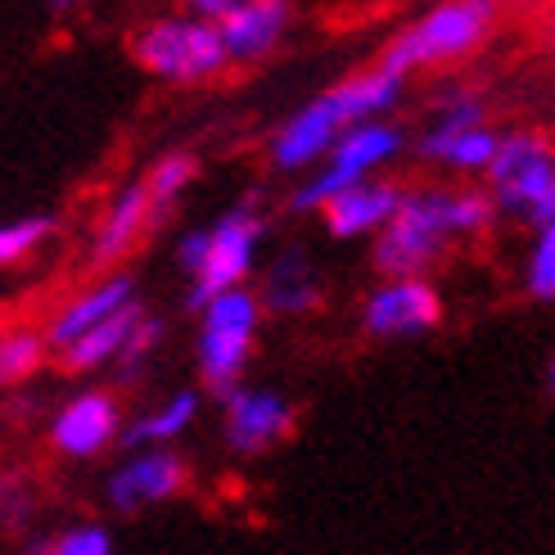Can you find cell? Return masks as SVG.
<instances>
[{
	"instance_id": "obj_12",
	"label": "cell",
	"mask_w": 555,
	"mask_h": 555,
	"mask_svg": "<svg viewBox=\"0 0 555 555\" xmlns=\"http://www.w3.org/2000/svg\"><path fill=\"white\" fill-rule=\"evenodd\" d=\"M127 415L114 388H81L50 421V448L73 461H95L108 448H122Z\"/></svg>"
},
{
	"instance_id": "obj_1",
	"label": "cell",
	"mask_w": 555,
	"mask_h": 555,
	"mask_svg": "<svg viewBox=\"0 0 555 555\" xmlns=\"http://www.w3.org/2000/svg\"><path fill=\"white\" fill-rule=\"evenodd\" d=\"M496 221L502 217L479 181L406 185L398 217L371 240V267L379 275H434L456 248L488 240Z\"/></svg>"
},
{
	"instance_id": "obj_9",
	"label": "cell",
	"mask_w": 555,
	"mask_h": 555,
	"mask_svg": "<svg viewBox=\"0 0 555 555\" xmlns=\"http://www.w3.org/2000/svg\"><path fill=\"white\" fill-rule=\"evenodd\" d=\"M262 240H267V212L258 199H240L227 212H217L208 227V258L199 275L190 281V308L199 312L217 294L244 289L262 271Z\"/></svg>"
},
{
	"instance_id": "obj_15",
	"label": "cell",
	"mask_w": 555,
	"mask_h": 555,
	"mask_svg": "<svg viewBox=\"0 0 555 555\" xmlns=\"http://www.w3.org/2000/svg\"><path fill=\"white\" fill-rule=\"evenodd\" d=\"M402 194H406V185L393 181V177H375V181H362V185L335 194V199L321 208L325 235L344 240V244H357V240L371 244V240H379L388 231V221L398 217Z\"/></svg>"
},
{
	"instance_id": "obj_14",
	"label": "cell",
	"mask_w": 555,
	"mask_h": 555,
	"mask_svg": "<svg viewBox=\"0 0 555 555\" xmlns=\"http://www.w3.org/2000/svg\"><path fill=\"white\" fill-rule=\"evenodd\" d=\"M258 298H262V312L267 317H281V321H302L321 308L325 298V281H321V267L312 262V254L302 244H285L262 262L258 271Z\"/></svg>"
},
{
	"instance_id": "obj_19",
	"label": "cell",
	"mask_w": 555,
	"mask_h": 555,
	"mask_svg": "<svg viewBox=\"0 0 555 555\" xmlns=\"http://www.w3.org/2000/svg\"><path fill=\"white\" fill-rule=\"evenodd\" d=\"M199 411H204V388H172L163 402L145 406L135 421H127V434H122V448L127 452H141V448H172L181 442L194 425H199Z\"/></svg>"
},
{
	"instance_id": "obj_4",
	"label": "cell",
	"mask_w": 555,
	"mask_h": 555,
	"mask_svg": "<svg viewBox=\"0 0 555 555\" xmlns=\"http://www.w3.org/2000/svg\"><path fill=\"white\" fill-rule=\"evenodd\" d=\"M502 131L506 127L492 122L488 95L479 87L452 81L429 100L421 131L411 135V150L425 168L448 181H483L502 150Z\"/></svg>"
},
{
	"instance_id": "obj_5",
	"label": "cell",
	"mask_w": 555,
	"mask_h": 555,
	"mask_svg": "<svg viewBox=\"0 0 555 555\" xmlns=\"http://www.w3.org/2000/svg\"><path fill=\"white\" fill-rule=\"evenodd\" d=\"M496 217L519 227H551L555 221V135L542 127H506L488 177L479 181Z\"/></svg>"
},
{
	"instance_id": "obj_11",
	"label": "cell",
	"mask_w": 555,
	"mask_h": 555,
	"mask_svg": "<svg viewBox=\"0 0 555 555\" xmlns=\"http://www.w3.org/2000/svg\"><path fill=\"white\" fill-rule=\"evenodd\" d=\"M221 402V438L235 456H267L298 429V406L271 384H240Z\"/></svg>"
},
{
	"instance_id": "obj_2",
	"label": "cell",
	"mask_w": 555,
	"mask_h": 555,
	"mask_svg": "<svg viewBox=\"0 0 555 555\" xmlns=\"http://www.w3.org/2000/svg\"><path fill=\"white\" fill-rule=\"evenodd\" d=\"M406 87L411 81L384 64L339 77L335 87L317 91L312 100H302L289 118H281V127H275L267 141V163L285 177L317 172L325 154L335 150L352 127L375 122V118H393L398 104L406 100Z\"/></svg>"
},
{
	"instance_id": "obj_8",
	"label": "cell",
	"mask_w": 555,
	"mask_h": 555,
	"mask_svg": "<svg viewBox=\"0 0 555 555\" xmlns=\"http://www.w3.org/2000/svg\"><path fill=\"white\" fill-rule=\"evenodd\" d=\"M131 60L150 77L172 81V87H204L231 68L221 27L194 14H163L150 18L141 33L131 37Z\"/></svg>"
},
{
	"instance_id": "obj_13",
	"label": "cell",
	"mask_w": 555,
	"mask_h": 555,
	"mask_svg": "<svg viewBox=\"0 0 555 555\" xmlns=\"http://www.w3.org/2000/svg\"><path fill=\"white\" fill-rule=\"evenodd\" d=\"M190 465L177 448H141L131 452L104 483V502L118 515H141L150 506H163L185 488Z\"/></svg>"
},
{
	"instance_id": "obj_29",
	"label": "cell",
	"mask_w": 555,
	"mask_h": 555,
	"mask_svg": "<svg viewBox=\"0 0 555 555\" xmlns=\"http://www.w3.org/2000/svg\"><path fill=\"white\" fill-rule=\"evenodd\" d=\"M46 10L64 18V14H77V10H81V0H46Z\"/></svg>"
},
{
	"instance_id": "obj_23",
	"label": "cell",
	"mask_w": 555,
	"mask_h": 555,
	"mask_svg": "<svg viewBox=\"0 0 555 555\" xmlns=\"http://www.w3.org/2000/svg\"><path fill=\"white\" fill-rule=\"evenodd\" d=\"M194 177H199V163H194V154H185V150L163 154V158L150 163L145 185H150V204H154V221H158V227L172 217V208L181 204V194L194 185Z\"/></svg>"
},
{
	"instance_id": "obj_21",
	"label": "cell",
	"mask_w": 555,
	"mask_h": 555,
	"mask_svg": "<svg viewBox=\"0 0 555 555\" xmlns=\"http://www.w3.org/2000/svg\"><path fill=\"white\" fill-rule=\"evenodd\" d=\"M519 294L538 308H555V221L529 231L519 258Z\"/></svg>"
},
{
	"instance_id": "obj_26",
	"label": "cell",
	"mask_w": 555,
	"mask_h": 555,
	"mask_svg": "<svg viewBox=\"0 0 555 555\" xmlns=\"http://www.w3.org/2000/svg\"><path fill=\"white\" fill-rule=\"evenodd\" d=\"M163 335H168V325H163V317L145 312L141 321H135L131 339H127V348H122V357H118V366H114V379H118V384H131L135 375H141V371L150 366V357L163 348Z\"/></svg>"
},
{
	"instance_id": "obj_18",
	"label": "cell",
	"mask_w": 555,
	"mask_h": 555,
	"mask_svg": "<svg viewBox=\"0 0 555 555\" xmlns=\"http://www.w3.org/2000/svg\"><path fill=\"white\" fill-rule=\"evenodd\" d=\"M217 27H221V41H227L231 64H262L289 37L294 5L289 0H240Z\"/></svg>"
},
{
	"instance_id": "obj_17",
	"label": "cell",
	"mask_w": 555,
	"mask_h": 555,
	"mask_svg": "<svg viewBox=\"0 0 555 555\" xmlns=\"http://www.w3.org/2000/svg\"><path fill=\"white\" fill-rule=\"evenodd\" d=\"M150 231H158L154 204H150V185H145V177H135V181H127V185L114 194V199H108L104 217L95 221L91 262H95L100 271H114V262H122Z\"/></svg>"
},
{
	"instance_id": "obj_28",
	"label": "cell",
	"mask_w": 555,
	"mask_h": 555,
	"mask_svg": "<svg viewBox=\"0 0 555 555\" xmlns=\"http://www.w3.org/2000/svg\"><path fill=\"white\" fill-rule=\"evenodd\" d=\"M181 14H194V18H208V23H221L240 0H177Z\"/></svg>"
},
{
	"instance_id": "obj_7",
	"label": "cell",
	"mask_w": 555,
	"mask_h": 555,
	"mask_svg": "<svg viewBox=\"0 0 555 555\" xmlns=\"http://www.w3.org/2000/svg\"><path fill=\"white\" fill-rule=\"evenodd\" d=\"M411 154V131L398 122V118H375V122H362L352 127L344 141L325 154V163L317 172L302 177L298 190H289V212H317L335 199V194L362 185V181H375V177H388V168Z\"/></svg>"
},
{
	"instance_id": "obj_22",
	"label": "cell",
	"mask_w": 555,
	"mask_h": 555,
	"mask_svg": "<svg viewBox=\"0 0 555 555\" xmlns=\"http://www.w3.org/2000/svg\"><path fill=\"white\" fill-rule=\"evenodd\" d=\"M50 339L46 330H33V325H14V330H0V388H14L23 379H33L46 357H50Z\"/></svg>"
},
{
	"instance_id": "obj_31",
	"label": "cell",
	"mask_w": 555,
	"mask_h": 555,
	"mask_svg": "<svg viewBox=\"0 0 555 555\" xmlns=\"http://www.w3.org/2000/svg\"><path fill=\"white\" fill-rule=\"evenodd\" d=\"M502 5H515V0H502Z\"/></svg>"
},
{
	"instance_id": "obj_3",
	"label": "cell",
	"mask_w": 555,
	"mask_h": 555,
	"mask_svg": "<svg viewBox=\"0 0 555 555\" xmlns=\"http://www.w3.org/2000/svg\"><path fill=\"white\" fill-rule=\"evenodd\" d=\"M502 18H506L502 0H434L384 41L375 64L393 68L406 81L421 73L456 68L492 46V37L502 33Z\"/></svg>"
},
{
	"instance_id": "obj_6",
	"label": "cell",
	"mask_w": 555,
	"mask_h": 555,
	"mask_svg": "<svg viewBox=\"0 0 555 555\" xmlns=\"http://www.w3.org/2000/svg\"><path fill=\"white\" fill-rule=\"evenodd\" d=\"M262 298L254 285L217 294L208 308H199V330H194V366H199L204 393L227 398L244 384V371L254 362L258 330H262Z\"/></svg>"
},
{
	"instance_id": "obj_25",
	"label": "cell",
	"mask_w": 555,
	"mask_h": 555,
	"mask_svg": "<svg viewBox=\"0 0 555 555\" xmlns=\"http://www.w3.org/2000/svg\"><path fill=\"white\" fill-rule=\"evenodd\" d=\"M33 555H118V542L114 533L104 529L95 519H81V524H68L54 538H41L33 546Z\"/></svg>"
},
{
	"instance_id": "obj_27",
	"label": "cell",
	"mask_w": 555,
	"mask_h": 555,
	"mask_svg": "<svg viewBox=\"0 0 555 555\" xmlns=\"http://www.w3.org/2000/svg\"><path fill=\"white\" fill-rule=\"evenodd\" d=\"M204 258H208V227H194V231H185V235L177 240V267L185 271V281H194V275H199Z\"/></svg>"
},
{
	"instance_id": "obj_30",
	"label": "cell",
	"mask_w": 555,
	"mask_h": 555,
	"mask_svg": "<svg viewBox=\"0 0 555 555\" xmlns=\"http://www.w3.org/2000/svg\"><path fill=\"white\" fill-rule=\"evenodd\" d=\"M546 388H551V398H555V352H551V362H546Z\"/></svg>"
},
{
	"instance_id": "obj_10",
	"label": "cell",
	"mask_w": 555,
	"mask_h": 555,
	"mask_svg": "<svg viewBox=\"0 0 555 555\" xmlns=\"http://www.w3.org/2000/svg\"><path fill=\"white\" fill-rule=\"evenodd\" d=\"M442 312L434 275H379L357 308V325L375 344H415L442 325Z\"/></svg>"
},
{
	"instance_id": "obj_20",
	"label": "cell",
	"mask_w": 555,
	"mask_h": 555,
	"mask_svg": "<svg viewBox=\"0 0 555 555\" xmlns=\"http://www.w3.org/2000/svg\"><path fill=\"white\" fill-rule=\"evenodd\" d=\"M141 317H145V308L135 302V308H127L122 317L95 325L91 335H81L73 348L60 352L64 371H68V375H91V371H104V366L114 371V366H118V357H122V348H127V339H131V330H135V321H141Z\"/></svg>"
},
{
	"instance_id": "obj_24",
	"label": "cell",
	"mask_w": 555,
	"mask_h": 555,
	"mask_svg": "<svg viewBox=\"0 0 555 555\" xmlns=\"http://www.w3.org/2000/svg\"><path fill=\"white\" fill-rule=\"evenodd\" d=\"M54 235V217L27 212V217H0V267H18Z\"/></svg>"
},
{
	"instance_id": "obj_16",
	"label": "cell",
	"mask_w": 555,
	"mask_h": 555,
	"mask_svg": "<svg viewBox=\"0 0 555 555\" xmlns=\"http://www.w3.org/2000/svg\"><path fill=\"white\" fill-rule=\"evenodd\" d=\"M127 308H135V281H131L127 271H104L95 285L77 289V294L64 302V308L50 317L46 339H50L54 352H64V348H73L81 335H91L95 325L122 317Z\"/></svg>"
}]
</instances>
